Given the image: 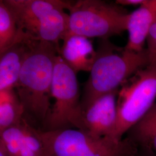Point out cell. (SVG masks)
Wrapping results in <instances>:
<instances>
[{
  "instance_id": "1",
  "label": "cell",
  "mask_w": 156,
  "mask_h": 156,
  "mask_svg": "<svg viewBox=\"0 0 156 156\" xmlns=\"http://www.w3.org/2000/svg\"><path fill=\"white\" fill-rule=\"evenodd\" d=\"M59 50L52 43L35 40L15 87L24 108L25 116L42 126L51 108V87Z\"/></svg>"
},
{
  "instance_id": "2",
  "label": "cell",
  "mask_w": 156,
  "mask_h": 156,
  "mask_svg": "<svg viewBox=\"0 0 156 156\" xmlns=\"http://www.w3.org/2000/svg\"><path fill=\"white\" fill-rule=\"evenodd\" d=\"M97 57L84 85L82 112L102 96L119 89L122 84L139 70L151 64L147 48L132 52L101 39Z\"/></svg>"
},
{
  "instance_id": "3",
  "label": "cell",
  "mask_w": 156,
  "mask_h": 156,
  "mask_svg": "<svg viewBox=\"0 0 156 156\" xmlns=\"http://www.w3.org/2000/svg\"><path fill=\"white\" fill-rule=\"evenodd\" d=\"M45 156H134L139 148L129 137L121 140L95 137L73 128L53 131L37 128Z\"/></svg>"
},
{
  "instance_id": "4",
  "label": "cell",
  "mask_w": 156,
  "mask_h": 156,
  "mask_svg": "<svg viewBox=\"0 0 156 156\" xmlns=\"http://www.w3.org/2000/svg\"><path fill=\"white\" fill-rule=\"evenodd\" d=\"M16 17L19 30L32 39L59 46L69 30L67 1L4 0Z\"/></svg>"
},
{
  "instance_id": "5",
  "label": "cell",
  "mask_w": 156,
  "mask_h": 156,
  "mask_svg": "<svg viewBox=\"0 0 156 156\" xmlns=\"http://www.w3.org/2000/svg\"><path fill=\"white\" fill-rule=\"evenodd\" d=\"M69 11L67 35L108 39L127 31L129 13L116 2L101 0L67 1Z\"/></svg>"
},
{
  "instance_id": "6",
  "label": "cell",
  "mask_w": 156,
  "mask_h": 156,
  "mask_svg": "<svg viewBox=\"0 0 156 156\" xmlns=\"http://www.w3.org/2000/svg\"><path fill=\"white\" fill-rule=\"evenodd\" d=\"M156 98V63H152L128 78L119 88L116 124L109 136L123 139V135L151 109Z\"/></svg>"
},
{
  "instance_id": "7",
  "label": "cell",
  "mask_w": 156,
  "mask_h": 156,
  "mask_svg": "<svg viewBox=\"0 0 156 156\" xmlns=\"http://www.w3.org/2000/svg\"><path fill=\"white\" fill-rule=\"evenodd\" d=\"M51 96L55 103L41 129L44 131L72 127L80 129L82 112L76 73L59 55L55 60Z\"/></svg>"
},
{
  "instance_id": "8",
  "label": "cell",
  "mask_w": 156,
  "mask_h": 156,
  "mask_svg": "<svg viewBox=\"0 0 156 156\" xmlns=\"http://www.w3.org/2000/svg\"><path fill=\"white\" fill-rule=\"evenodd\" d=\"M118 91L102 96L82 112L79 129L97 138L111 136L117 120Z\"/></svg>"
},
{
  "instance_id": "9",
  "label": "cell",
  "mask_w": 156,
  "mask_h": 156,
  "mask_svg": "<svg viewBox=\"0 0 156 156\" xmlns=\"http://www.w3.org/2000/svg\"><path fill=\"white\" fill-rule=\"evenodd\" d=\"M0 145L11 156H45L37 128L25 117L19 124L0 132Z\"/></svg>"
},
{
  "instance_id": "10",
  "label": "cell",
  "mask_w": 156,
  "mask_h": 156,
  "mask_svg": "<svg viewBox=\"0 0 156 156\" xmlns=\"http://www.w3.org/2000/svg\"><path fill=\"white\" fill-rule=\"evenodd\" d=\"M35 39L20 32L16 42L0 54V91L15 89Z\"/></svg>"
},
{
  "instance_id": "11",
  "label": "cell",
  "mask_w": 156,
  "mask_h": 156,
  "mask_svg": "<svg viewBox=\"0 0 156 156\" xmlns=\"http://www.w3.org/2000/svg\"><path fill=\"white\" fill-rule=\"evenodd\" d=\"M156 20V0H145L138 8L129 13L127 31L128 42L124 48L132 52L144 50L151 27Z\"/></svg>"
},
{
  "instance_id": "12",
  "label": "cell",
  "mask_w": 156,
  "mask_h": 156,
  "mask_svg": "<svg viewBox=\"0 0 156 156\" xmlns=\"http://www.w3.org/2000/svg\"><path fill=\"white\" fill-rule=\"evenodd\" d=\"M58 55L67 65L76 73L90 72L97 57L91 41L88 38L76 35H67Z\"/></svg>"
},
{
  "instance_id": "13",
  "label": "cell",
  "mask_w": 156,
  "mask_h": 156,
  "mask_svg": "<svg viewBox=\"0 0 156 156\" xmlns=\"http://www.w3.org/2000/svg\"><path fill=\"white\" fill-rule=\"evenodd\" d=\"M127 133V136L134 141L139 149L156 153V103Z\"/></svg>"
},
{
  "instance_id": "14",
  "label": "cell",
  "mask_w": 156,
  "mask_h": 156,
  "mask_svg": "<svg viewBox=\"0 0 156 156\" xmlns=\"http://www.w3.org/2000/svg\"><path fill=\"white\" fill-rule=\"evenodd\" d=\"M25 110L15 89L0 91V132L20 123Z\"/></svg>"
},
{
  "instance_id": "15",
  "label": "cell",
  "mask_w": 156,
  "mask_h": 156,
  "mask_svg": "<svg viewBox=\"0 0 156 156\" xmlns=\"http://www.w3.org/2000/svg\"><path fill=\"white\" fill-rule=\"evenodd\" d=\"M19 30L16 17L4 0L0 1V54L16 42Z\"/></svg>"
},
{
  "instance_id": "16",
  "label": "cell",
  "mask_w": 156,
  "mask_h": 156,
  "mask_svg": "<svg viewBox=\"0 0 156 156\" xmlns=\"http://www.w3.org/2000/svg\"><path fill=\"white\" fill-rule=\"evenodd\" d=\"M151 64L156 63V20L151 27L146 41Z\"/></svg>"
},
{
  "instance_id": "17",
  "label": "cell",
  "mask_w": 156,
  "mask_h": 156,
  "mask_svg": "<svg viewBox=\"0 0 156 156\" xmlns=\"http://www.w3.org/2000/svg\"><path fill=\"white\" fill-rule=\"evenodd\" d=\"M145 0H117L115 2L122 6H140L145 2Z\"/></svg>"
},
{
  "instance_id": "18",
  "label": "cell",
  "mask_w": 156,
  "mask_h": 156,
  "mask_svg": "<svg viewBox=\"0 0 156 156\" xmlns=\"http://www.w3.org/2000/svg\"><path fill=\"white\" fill-rule=\"evenodd\" d=\"M134 156H156V154L151 151H145L139 149L138 152Z\"/></svg>"
},
{
  "instance_id": "19",
  "label": "cell",
  "mask_w": 156,
  "mask_h": 156,
  "mask_svg": "<svg viewBox=\"0 0 156 156\" xmlns=\"http://www.w3.org/2000/svg\"><path fill=\"white\" fill-rule=\"evenodd\" d=\"M0 156H11L5 151V149L1 145H0Z\"/></svg>"
}]
</instances>
